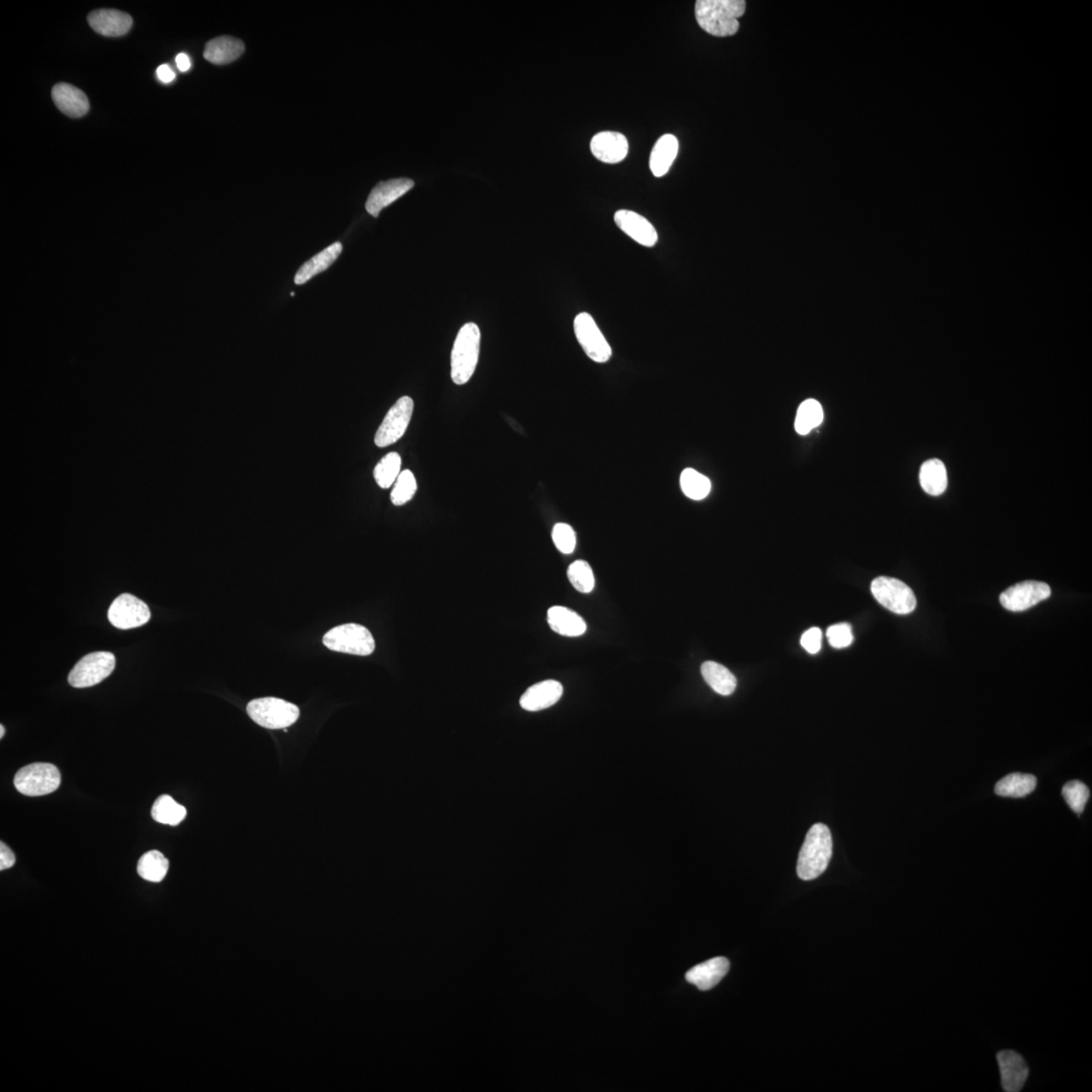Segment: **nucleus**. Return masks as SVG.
<instances>
[{"label":"nucleus","instance_id":"nucleus-16","mask_svg":"<svg viewBox=\"0 0 1092 1092\" xmlns=\"http://www.w3.org/2000/svg\"><path fill=\"white\" fill-rule=\"evenodd\" d=\"M591 151L598 161L616 164L624 161L628 153L627 137L616 131H601L593 137Z\"/></svg>","mask_w":1092,"mask_h":1092},{"label":"nucleus","instance_id":"nucleus-4","mask_svg":"<svg viewBox=\"0 0 1092 1092\" xmlns=\"http://www.w3.org/2000/svg\"><path fill=\"white\" fill-rule=\"evenodd\" d=\"M323 644L329 650L355 656H370L376 649L371 631L355 623L340 625L329 630L324 635Z\"/></svg>","mask_w":1092,"mask_h":1092},{"label":"nucleus","instance_id":"nucleus-40","mask_svg":"<svg viewBox=\"0 0 1092 1092\" xmlns=\"http://www.w3.org/2000/svg\"><path fill=\"white\" fill-rule=\"evenodd\" d=\"M157 78L163 84H170L175 79V73L169 65L163 64L157 68Z\"/></svg>","mask_w":1092,"mask_h":1092},{"label":"nucleus","instance_id":"nucleus-18","mask_svg":"<svg viewBox=\"0 0 1092 1092\" xmlns=\"http://www.w3.org/2000/svg\"><path fill=\"white\" fill-rule=\"evenodd\" d=\"M89 24L97 34L120 37L131 30L133 20L130 15L117 9H98L90 14Z\"/></svg>","mask_w":1092,"mask_h":1092},{"label":"nucleus","instance_id":"nucleus-17","mask_svg":"<svg viewBox=\"0 0 1092 1092\" xmlns=\"http://www.w3.org/2000/svg\"><path fill=\"white\" fill-rule=\"evenodd\" d=\"M563 685L554 680L537 683L521 697L520 705L526 711L536 712L550 708L562 698Z\"/></svg>","mask_w":1092,"mask_h":1092},{"label":"nucleus","instance_id":"nucleus-30","mask_svg":"<svg viewBox=\"0 0 1092 1092\" xmlns=\"http://www.w3.org/2000/svg\"><path fill=\"white\" fill-rule=\"evenodd\" d=\"M822 421L823 410L820 402L814 399L806 400L799 406L797 419H795V430L800 435H808L815 428L819 427Z\"/></svg>","mask_w":1092,"mask_h":1092},{"label":"nucleus","instance_id":"nucleus-19","mask_svg":"<svg viewBox=\"0 0 1092 1092\" xmlns=\"http://www.w3.org/2000/svg\"><path fill=\"white\" fill-rule=\"evenodd\" d=\"M728 970L729 962L727 958H713L689 970L686 974V979L689 984L698 987L700 990L706 991L720 984Z\"/></svg>","mask_w":1092,"mask_h":1092},{"label":"nucleus","instance_id":"nucleus-37","mask_svg":"<svg viewBox=\"0 0 1092 1092\" xmlns=\"http://www.w3.org/2000/svg\"><path fill=\"white\" fill-rule=\"evenodd\" d=\"M826 636L830 645L835 649H844L853 644L854 636L852 628L848 623H839L832 625L826 631Z\"/></svg>","mask_w":1092,"mask_h":1092},{"label":"nucleus","instance_id":"nucleus-29","mask_svg":"<svg viewBox=\"0 0 1092 1092\" xmlns=\"http://www.w3.org/2000/svg\"><path fill=\"white\" fill-rule=\"evenodd\" d=\"M151 815L155 821L175 826L185 819L186 809L169 795H162L153 804Z\"/></svg>","mask_w":1092,"mask_h":1092},{"label":"nucleus","instance_id":"nucleus-6","mask_svg":"<svg viewBox=\"0 0 1092 1092\" xmlns=\"http://www.w3.org/2000/svg\"><path fill=\"white\" fill-rule=\"evenodd\" d=\"M15 787L26 797H43L56 791L61 784V774L56 766L48 762H34L21 768L15 777Z\"/></svg>","mask_w":1092,"mask_h":1092},{"label":"nucleus","instance_id":"nucleus-23","mask_svg":"<svg viewBox=\"0 0 1092 1092\" xmlns=\"http://www.w3.org/2000/svg\"><path fill=\"white\" fill-rule=\"evenodd\" d=\"M678 151L679 142L674 135H663L657 140L652 148L650 158V167L656 178H662L668 173L678 155Z\"/></svg>","mask_w":1092,"mask_h":1092},{"label":"nucleus","instance_id":"nucleus-9","mask_svg":"<svg viewBox=\"0 0 1092 1092\" xmlns=\"http://www.w3.org/2000/svg\"><path fill=\"white\" fill-rule=\"evenodd\" d=\"M574 330L578 342L589 359L597 364H605L611 359L610 345L597 326L594 318L588 312H580L575 318Z\"/></svg>","mask_w":1092,"mask_h":1092},{"label":"nucleus","instance_id":"nucleus-1","mask_svg":"<svg viewBox=\"0 0 1092 1092\" xmlns=\"http://www.w3.org/2000/svg\"><path fill=\"white\" fill-rule=\"evenodd\" d=\"M745 12L744 0H698L695 4L697 23L712 36L737 34L739 19Z\"/></svg>","mask_w":1092,"mask_h":1092},{"label":"nucleus","instance_id":"nucleus-25","mask_svg":"<svg viewBox=\"0 0 1092 1092\" xmlns=\"http://www.w3.org/2000/svg\"><path fill=\"white\" fill-rule=\"evenodd\" d=\"M920 482L923 490L929 495H942L948 486V474L945 464L937 458L926 460L920 468Z\"/></svg>","mask_w":1092,"mask_h":1092},{"label":"nucleus","instance_id":"nucleus-13","mask_svg":"<svg viewBox=\"0 0 1092 1092\" xmlns=\"http://www.w3.org/2000/svg\"><path fill=\"white\" fill-rule=\"evenodd\" d=\"M1051 596L1049 585L1025 581L1011 587L1001 595V605L1009 611L1020 612L1039 604Z\"/></svg>","mask_w":1092,"mask_h":1092},{"label":"nucleus","instance_id":"nucleus-10","mask_svg":"<svg viewBox=\"0 0 1092 1092\" xmlns=\"http://www.w3.org/2000/svg\"><path fill=\"white\" fill-rule=\"evenodd\" d=\"M413 411L414 400L412 398L405 396L399 399L378 427L375 436L376 446L387 447L399 441L407 431Z\"/></svg>","mask_w":1092,"mask_h":1092},{"label":"nucleus","instance_id":"nucleus-35","mask_svg":"<svg viewBox=\"0 0 1092 1092\" xmlns=\"http://www.w3.org/2000/svg\"><path fill=\"white\" fill-rule=\"evenodd\" d=\"M1062 795L1075 814H1083L1089 799V789L1083 782L1074 780L1068 782L1062 789Z\"/></svg>","mask_w":1092,"mask_h":1092},{"label":"nucleus","instance_id":"nucleus-27","mask_svg":"<svg viewBox=\"0 0 1092 1092\" xmlns=\"http://www.w3.org/2000/svg\"><path fill=\"white\" fill-rule=\"evenodd\" d=\"M1037 778L1030 774L1013 773L998 781L995 791L1002 797L1020 798L1033 792Z\"/></svg>","mask_w":1092,"mask_h":1092},{"label":"nucleus","instance_id":"nucleus-22","mask_svg":"<svg viewBox=\"0 0 1092 1092\" xmlns=\"http://www.w3.org/2000/svg\"><path fill=\"white\" fill-rule=\"evenodd\" d=\"M245 51L244 43L236 38L224 36L208 42L204 57L216 65H226L237 60Z\"/></svg>","mask_w":1092,"mask_h":1092},{"label":"nucleus","instance_id":"nucleus-39","mask_svg":"<svg viewBox=\"0 0 1092 1092\" xmlns=\"http://www.w3.org/2000/svg\"><path fill=\"white\" fill-rule=\"evenodd\" d=\"M15 863V857L13 850H10L4 843H0V870H7L12 868Z\"/></svg>","mask_w":1092,"mask_h":1092},{"label":"nucleus","instance_id":"nucleus-7","mask_svg":"<svg viewBox=\"0 0 1092 1092\" xmlns=\"http://www.w3.org/2000/svg\"><path fill=\"white\" fill-rule=\"evenodd\" d=\"M871 592L878 603L899 616L912 613L916 607L914 593L897 579L877 578L872 581Z\"/></svg>","mask_w":1092,"mask_h":1092},{"label":"nucleus","instance_id":"nucleus-20","mask_svg":"<svg viewBox=\"0 0 1092 1092\" xmlns=\"http://www.w3.org/2000/svg\"><path fill=\"white\" fill-rule=\"evenodd\" d=\"M52 98L66 116L81 118L89 112L90 102L85 93L68 84H58L53 87Z\"/></svg>","mask_w":1092,"mask_h":1092},{"label":"nucleus","instance_id":"nucleus-2","mask_svg":"<svg viewBox=\"0 0 1092 1092\" xmlns=\"http://www.w3.org/2000/svg\"><path fill=\"white\" fill-rule=\"evenodd\" d=\"M832 855L830 828L822 823L812 826L801 848L797 874L804 881L815 880L825 873Z\"/></svg>","mask_w":1092,"mask_h":1092},{"label":"nucleus","instance_id":"nucleus-28","mask_svg":"<svg viewBox=\"0 0 1092 1092\" xmlns=\"http://www.w3.org/2000/svg\"><path fill=\"white\" fill-rule=\"evenodd\" d=\"M169 861L158 850H150L139 860L137 871L143 879L153 883L161 882L167 875Z\"/></svg>","mask_w":1092,"mask_h":1092},{"label":"nucleus","instance_id":"nucleus-8","mask_svg":"<svg viewBox=\"0 0 1092 1092\" xmlns=\"http://www.w3.org/2000/svg\"><path fill=\"white\" fill-rule=\"evenodd\" d=\"M114 667L116 657L111 652H92L76 663L69 674L68 682L74 688L92 687L107 679Z\"/></svg>","mask_w":1092,"mask_h":1092},{"label":"nucleus","instance_id":"nucleus-15","mask_svg":"<svg viewBox=\"0 0 1092 1092\" xmlns=\"http://www.w3.org/2000/svg\"><path fill=\"white\" fill-rule=\"evenodd\" d=\"M614 221L618 228L636 243L645 247H654L657 243L658 235L656 228L639 213L620 210L614 215Z\"/></svg>","mask_w":1092,"mask_h":1092},{"label":"nucleus","instance_id":"nucleus-34","mask_svg":"<svg viewBox=\"0 0 1092 1092\" xmlns=\"http://www.w3.org/2000/svg\"><path fill=\"white\" fill-rule=\"evenodd\" d=\"M570 584L581 593H590L595 587L594 574L590 564L585 561H577L570 564L568 569Z\"/></svg>","mask_w":1092,"mask_h":1092},{"label":"nucleus","instance_id":"nucleus-11","mask_svg":"<svg viewBox=\"0 0 1092 1092\" xmlns=\"http://www.w3.org/2000/svg\"><path fill=\"white\" fill-rule=\"evenodd\" d=\"M1001 1088L1004 1092H1020L1027 1085L1031 1068L1023 1054L1013 1049H1002L996 1055Z\"/></svg>","mask_w":1092,"mask_h":1092},{"label":"nucleus","instance_id":"nucleus-32","mask_svg":"<svg viewBox=\"0 0 1092 1092\" xmlns=\"http://www.w3.org/2000/svg\"><path fill=\"white\" fill-rule=\"evenodd\" d=\"M402 458L397 453H389L381 459L373 470L377 484L382 488H388L396 482L400 474Z\"/></svg>","mask_w":1092,"mask_h":1092},{"label":"nucleus","instance_id":"nucleus-36","mask_svg":"<svg viewBox=\"0 0 1092 1092\" xmlns=\"http://www.w3.org/2000/svg\"><path fill=\"white\" fill-rule=\"evenodd\" d=\"M552 540L558 550L564 554L573 553L577 545L574 529L566 523H558L553 527Z\"/></svg>","mask_w":1092,"mask_h":1092},{"label":"nucleus","instance_id":"nucleus-14","mask_svg":"<svg viewBox=\"0 0 1092 1092\" xmlns=\"http://www.w3.org/2000/svg\"><path fill=\"white\" fill-rule=\"evenodd\" d=\"M414 181L409 178H397L377 184L371 190L366 201L365 208L372 217L377 218L383 208L392 205L405 194L414 188Z\"/></svg>","mask_w":1092,"mask_h":1092},{"label":"nucleus","instance_id":"nucleus-33","mask_svg":"<svg viewBox=\"0 0 1092 1092\" xmlns=\"http://www.w3.org/2000/svg\"><path fill=\"white\" fill-rule=\"evenodd\" d=\"M417 491L415 476L411 470L400 471L391 493V500L394 506H403L413 499Z\"/></svg>","mask_w":1092,"mask_h":1092},{"label":"nucleus","instance_id":"nucleus-21","mask_svg":"<svg viewBox=\"0 0 1092 1092\" xmlns=\"http://www.w3.org/2000/svg\"><path fill=\"white\" fill-rule=\"evenodd\" d=\"M547 622L554 633L569 638H577L587 630L585 620L567 607H552L547 611Z\"/></svg>","mask_w":1092,"mask_h":1092},{"label":"nucleus","instance_id":"nucleus-41","mask_svg":"<svg viewBox=\"0 0 1092 1092\" xmlns=\"http://www.w3.org/2000/svg\"><path fill=\"white\" fill-rule=\"evenodd\" d=\"M175 61H177L178 69L183 71V73H185V71H188L190 68V59L188 55L184 53L178 54Z\"/></svg>","mask_w":1092,"mask_h":1092},{"label":"nucleus","instance_id":"nucleus-3","mask_svg":"<svg viewBox=\"0 0 1092 1092\" xmlns=\"http://www.w3.org/2000/svg\"><path fill=\"white\" fill-rule=\"evenodd\" d=\"M481 347V331L475 323H468L460 329L452 351V380L455 385L463 386L473 377Z\"/></svg>","mask_w":1092,"mask_h":1092},{"label":"nucleus","instance_id":"nucleus-24","mask_svg":"<svg viewBox=\"0 0 1092 1092\" xmlns=\"http://www.w3.org/2000/svg\"><path fill=\"white\" fill-rule=\"evenodd\" d=\"M342 249L343 247L342 243L335 242L321 251L320 254L311 258V260L305 262L304 265L300 267L298 272H296L295 283L296 284H304L307 282H309L311 278L316 277L317 274L328 270V268L338 260L339 255L342 254Z\"/></svg>","mask_w":1092,"mask_h":1092},{"label":"nucleus","instance_id":"nucleus-42","mask_svg":"<svg viewBox=\"0 0 1092 1092\" xmlns=\"http://www.w3.org/2000/svg\"><path fill=\"white\" fill-rule=\"evenodd\" d=\"M4 733H5V729H4L3 726H0V738H2V739H3V734H4Z\"/></svg>","mask_w":1092,"mask_h":1092},{"label":"nucleus","instance_id":"nucleus-38","mask_svg":"<svg viewBox=\"0 0 1092 1092\" xmlns=\"http://www.w3.org/2000/svg\"><path fill=\"white\" fill-rule=\"evenodd\" d=\"M822 634L821 630L817 628H810L801 638V645L804 650L811 655H815L821 649Z\"/></svg>","mask_w":1092,"mask_h":1092},{"label":"nucleus","instance_id":"nucleus-5","mask_svg":"<svg viewBox=\"0 0 1092 1092\" xmlns=\"http://www.w3.org/2000/svg\"><path fill=\"white\" fill-rule=\"evenodd\" d=\"M247 712L258 726L268 729L287 728L300 716L298 706L273 697L252 700L247 705Z\"/></svg>","mask_w":1092,"mask_h":1092},{"label":"nucleus","instance_id":"nucleus-31","mask_svg":"<svg viewBox=\"0 0 1092 1092\" xmlns=\"http://www.w3.org/2000/svg\"><path fill=\"white\" fill-rule=\"evenodd\" d=\"M682 491L692 500H704L711 491V482L707 476L693 469H686L680 477Z\"/></svg>","mask_w":1092,"mask_h":1092},{"label":"nucleus","instance_id":"nucleus-12","mask_svg":"<svg viewBox=\"0 0 1092 1092\" xmlns=\"http://www.w3.org/2000/svg\"><path fill=\"white\" fill-rule=\"evenodd\" d=\"M108 617L114 628L131 629L140 628L149 622L151 613L145 602L133 595L122 594L112 603Z\"/></svg>","mask_w":1092,"mask_h":1092},{"label":"nucleus","instance_id":"nucleus-26","mask_svg":"<svg viewBox=\"0 0 1092 1092\" xmlns=\"http://www.w3.org/2000/svg\"><path fill=\"white\" fill-rule=\"evenodd\" d=\"M701 674L705 682L717 694L729 696L737 688L738 681L728 669L715 662H705L701 667Z\"/></svg>","mask_w":1092,"mask_h":1092}]
</instances>
